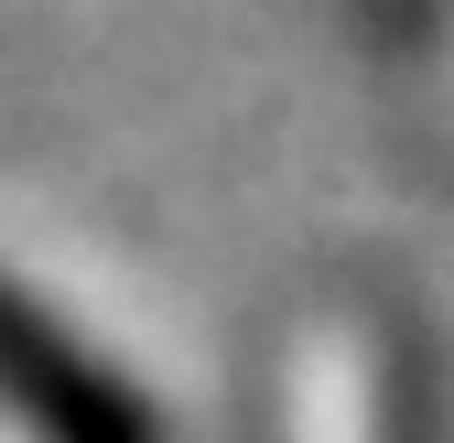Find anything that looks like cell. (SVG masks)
<instances>
[{"label":"cell","mask_w":454,"mask_h":443,"mask_svg":"<svg viewBox=\"0 0 454 443\" xmlns=\"http://www.w3.org/2000/svg\"><path fill=\"white\" fill-rule=\"evenodd\" d=\"M0 368H12V390L33 378V400L54 411V432H66V443H152V432H141V422H130L120 400L76 390V368L54 357V336H43L33 314H0Z\"/></svg>","instance_id":"1"}]
</instances>
